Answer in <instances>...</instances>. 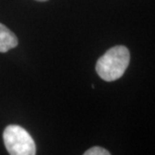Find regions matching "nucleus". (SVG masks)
I'll use <instances>...</instances> for the list:
<instances>
[{
	"label": "nucleus",
	"mask_w": 155,
	"mask_h": 155,
	"mask_svg": "<svg viewBox=\"0 0 155 155\" xmlns=\"http://www.w3.org/2000/svg\"><path fill=\"white\" fill-rule=\"evenodd\" d=\"M85 155H110V152L108 150H106L105 148H102L100 146H95L90 148L86 151Z\"/></svg>",
	"instance_id": "20e7f679"
},
{
	"label": "nucleus",
	"mask_w": 155,
	"mask_h": 155,
	"mask_svg": "<svg viewBox=\"0 0 155 155\" xmlns=\"http://www.w3.org/2000/svg\"><path fill=\"white\" fill-rule=\"evenodd\" d=\"M17 45L16 35L4 24L0 23V52H7L9 49L17 46Z\"/></svg>",
	"instance_id": "7ed1b4c3"
},
{
	"label": "nucleus",
	"mask_w": 155,
	"mask_h": 155,
	"mask_svg": "<svg viewBox=\"0 0 155 155\" xmlns=\"http://www.w3.org/2000/svg\"><path fill=\"white\" fill-rule=\"evenodd\" d=\"M129 63V49L124 45H116L108 49L99 58L96 64V72L102 80L112 82L124 75Z\"/></svg>",
	"instance_id": "f257e3e1"
},
{
	"label": "nucleus",
	"mask_w": 155,
	"mask_h": 155,
	"mask_svg": "<svg viewBox=\"0 0 155 155\" xmlns=\"http://www.w3.org/2000/svg\"><path fill=\"white\" fill-rule=\"evenodd\" d=\"M5 148L11 155H35L36 146L31 135L23 127L9 125L3 132Z\"/></svg>",
	"instance_id": "f03ea898"
},
{
	"label": "nucleus",
	"mask_w": 155,
	"mask_h": 155,
	"mask_svg": "<svg viewBox=\"0 0 155 155\" xmlns=\"http://www.w3.org/2000/svg\"><path fill=\"white\" fill-rule=\"evenodd\" d=\"M38 1H48V0H38Z\"/></svg>",
	"instance_id": "39448f33"
}]
</instances>
